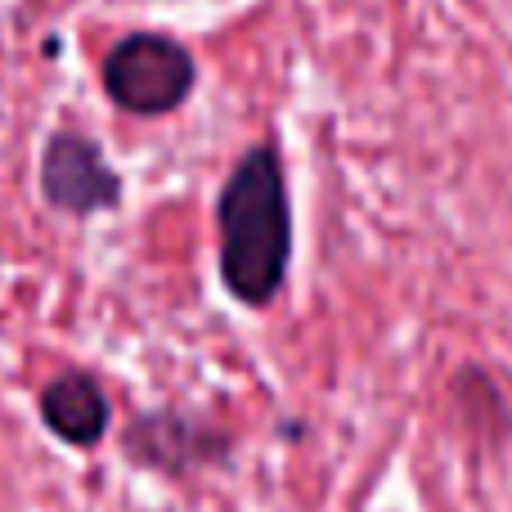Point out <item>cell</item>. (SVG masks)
Listing matches in <instances>:
<instances>
[{"mask_svg": "<svg viewBox=\"0 0 512 512\" xmlns=\"http://www.w3.org/2000/svg\"><path fill=\"white\" fill-rule=\"evenodd\" d=\"M221 279L243 306H270L292 261V207L274 144H256L225 180L221 203Z\"/></svg>", "mask_w": 512, "mask_h": 512, "instance_id": "6da1fadb", "label": "cell"}, {"mask_svg": "<svg viewBox=\"0 0 512 512\" xmlns=\"http://www.w3.org/2000/svg\"><path fill=\"white\" fill-rule=\"evenodd\" d=\"M198 81V68L180 41L162 32H135L108 50L104 59V90L122 113L162 117L176 113Z\"/></svg>", "mask_w": 512, "mask_h": 512, "instance_id": "7a4b0ae2", "label": "cell"}, {"mask_svg": "<svg viewBox=\"0 0 512 512\" xmlns=\"http://www.w3.org/2000/svg\"><path fill=\"white\" fill-rule=\"evenodd\" d=\"M41 194L59 212L90 216L122 203V176L104 162L95 140L81 131H59L41 153Z\"/></svg>", "mask_w": 512, "mask_h": 512, "instance_id": "3957f363", "label": "cell"}, {"mask_svg": "<svg viewBox=\"0 0 512 512\" xmlns=\"http://www.w3.org/2000/svg\"><path fill=\"white\" fill-rule=\"evenodd\" d=\"M225 450H230V436L212 432V427L194 423L185 414H149L140 423H131V432H126V454L149 463V468L171 472V477L194 472L212 459H225Z\"/></svg>", "mask_w": 512, "mask_h": 512, "instance_id": "277c9868", "label": "cell"}, {"mask_svg": "<svg viewBox=\"0 0 512 512\" xmlns=\"http://www.w3.org/2000/svg\"><path fill=\"white\" fill-rule=\"evenodd\" d=\"M41 418L68 445H95L108 427V396L90 373H63L41 391Z\"/></svg>", "mask_w": 512, "mask_h": 512, "instance_id": "5b68a950", "label": "cell"}]
</instances>
